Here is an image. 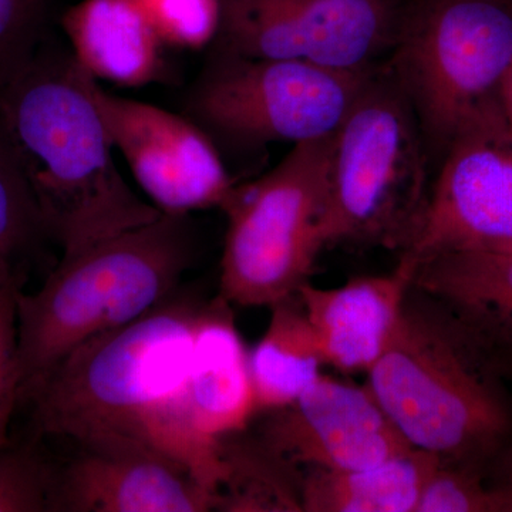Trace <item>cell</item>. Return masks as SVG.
Masks as SVG:
<instances>
[{"label": "cell", "instance_id": "1", "mask_svg": "<svg viewBox=\"0 0 512 512\" xmlns=\"http://www.w3.org/2000/svg\"><path fill=\"white\" fill-rule=\"evenodd\" d=\"M201 305L173 295L64 356L25 396L39 433L84 448H148L217 495L225 477L222 446L198 433L187 400Z\"/></svg>", "mask_w": 512, "mask_h": 512}, {"label": "cell", "instance_id": "2", "mask_svg": "<svg viewBox=\"0 0 512 512\" xmlns=\"http://www.w3.org/2000/svg\"><path fill=\"white\" fill-rule=\"evenodd\" d=\"M0 128L47 238L63 255L163 215L114 163V148L72 55L33 56L0 87Z\"/></svg>", "mask_w": 512, "mask_h": 512}, {"label": "cell", "instance_id": "3", "mask_svg": "<svg viewBox=\"0 0 512 512\" xmlns=\"http://www.w3.org/2000/svg\"><path fill=\"white\" fill-rule=\"evenodd\" d=\"M417 291L423 301L410 292L392 345L366 384L410 446L480 467L512 434L493 349L446 306Z\"/></svg>", "mask_w": 512, "mask_h": 512}, {"label": "cell", "instance_id": "4", "mask_svg": "<svg viewBox=\"0 0 512 512\" xmlns=\"http://www.w3.org/2000/svg\"><path fill=\"white\" fill-rule=\"evenodd\" d=\"M188 215L157 220L63 255L35 293H18L20 397L86 340L174 295L191 266Z\"/></svg>", "mask_w": 512, "mask_h": 512}, {"label": "cell", "instance_id": "5", "mask_svg": "<svg viewBox=\"0 0 512 512\" xmlns=\"http://www.w3.org/2000/svg\"><path fill=\"white\" fill-rule=\"evenodd\" d=\"M390 70L427 153L508 137L500 89L512 63V0H414L402 9Z\"/></svg>", "mask_w": 512, "mask_h": 512}, {"label": "cell", "instance_id": "6", "mask_svg": "<svg viewBox=\"0 0 512 512\" xmlns=\"http://www.w3.org/2000/svg\"><path fill=\"white\" fill-rule=\"evenodd\" d=\"M427 148L392 70L377 67L332 136L326 247L412 244L429 201Z\"/></svg>", "mask_w": 512, "mask_h": 512}, {"label": "cell", "instance_id": "7", "mask_svg": "<svg viewBox=\"0 0 512 512\" xmlns=\"http://www.w3.org/2000/svg\"><path fill=\"white\" fill-rule=\"evenodd\" d=\"M332 136L295 144L269 173L235 187L222 210L220 296L231 305L271 308L308 282L326 248Z\"/></svg>", "mask_w": 512, "mask_h": 512}, {"label": "cell", "instance_id": "8", "mask_svg": "<svg viewBox=\"0 0 512 512\" xmlns=\"http://www.w3.org/2000/svg\"><path fill=\"white\" fill-rule=\"evenodd\" d=\"M373 69H326L220 50L192 90L198 126L234 146L303 143L332 136Z\"/></svg>", "mask_w": 512, "mask_h": 512}, {"label": "cell", "instance_id": "9", "mask_svg": "<svg viewBox=\"0 0 512 512\" xmlns=\"http://www.w3.org/2000/svg\"><path fill=\"white\" fill-rule=\"evenodd\" d=\"M399 0H221L220 50L367 70L396 42Z\"/></svg>", "mask_w": 512, "mask_h": 512}, {"label": "cell", "instance_id": "10", "mask_svg": "<svg viewBox=\"0 0 512 512\" xmlns=\"http://www.w3.org/2000/svg\"><path fill=\"white\" fill-rule=\"evenodd\" d=\"M83 80L111 146L126 158L151 204L168 215L224 210L235 185L204 128L153 104L107 92L84 70Z\"/></svg>", "mask_w": 512, "mask_h": 512}, {"label": "cell", "instance_id": "11", "mask_svg": "<svg viewBox=\"0 0 512 512\" xmlns=\"http://www.w3.org/2000/svg\"><path fill=\"white\" fill-rule=\"evenodd\" d=\"M258 437L306 471L359 470L412 448L367 384L323 373L296 402L269 413Z\"/></svg>", "mask_w": 512, "mask_h": 512}, {"label": "cell", "instance_id": "12", "mask_svg": "<svg viewBox=\"0 0 512 512\" xmlns=\"http://www.w3.org/2000/svg\"><path fill=\"white\" fill-rule=\"evenodd\" d=\"M512 247V140L473 137L444 157L412 244L420 262L454 249Z\"/></svg>", "mask_w": 512, "mask_h": 512}, {"label": "cell", "instance_id": "13", "mask_svg": "<svg viewBox=\"0 0 512 512\" xmlns=\"http://www.w3.org/2000/svg\"><path fill=\"white\" fill-rule=\"evenodd\" d=\"M217 498L180 464L141 447L84 448L53 476L49 511L207 512Z\"/></svg>", "mask_w": 512, "mask_h": 512}, {"label": "cell", "instance_id": "14", "mask_svg": "<svg viewBox=\"0 0 512 512\" xmlns=\"http://www.w3.org/2000/svg\"><path fill=\"white\" fill-rule=\"evenodd\" d=\"M416 262L402 256L386 275L360 276L336 288L306 282L299 301L308 316L326 366L369 373L392 345L414 286Z\"/></svg>", "mask_w": 512, "mask_h": 512}, {"label": "cell", "instance_id": "15", "mask_svg": "<svg viewBox=\"0 0 512 512\" xmlns=\"http://www.w3.org/2000/svg\"><path fill=\"white\" fill-rule=\"evenodd\" d=\"M231 303H202L192 338L187 400L195 429L211 443L248 429L258 414L249 350L235 325Z\"/></svg>", "mask_w": 512, "mask_h": 512}, {"label": "cell", "instance_id": "16", "mask_svg": "<svg viewBox=\"0 0 512 512\" xmlns=\"http://www.w3.org/2000/svg\"><path fill=\"white\" fill-rule=\"evenodd\" d=\"M62 28L74 62L97 82L141 87L164 73L165 45L136 0H82Z\"/></svg>", "mask_w": 512, "mask_h": 512}, {"label": "cell", "instance_id": "17", "mask_svg": "<svg viewBox=\"0 0 512 512\" xmlns=\"http://www.w3.org/2000/svg\"><path fill=\"white\" fill-rule=\"evenodd\" d=\"M414 286L490 349L512 348V252L454 249L417 262Z\"/></svg>", "mask_w": 512, "mask_h": 512}, {"label": "cell", "instance_id": "18", "mask_svg": "<svg viewBox=\"0 0 512 512\" xmlns=\"http://www.w3.org/2000/svg\"><path fill=\"white\" fill-rule=\"evenodd\" d=\"M440 461L436 454L412 447L359 470H308L302 478V511L416 512Z\"/></svg>", "mask_w": 512, "mask_h": 512}, {"label": "cell", "instance_id": "19", "mask_svg": "<svg viewBox=\"0 0 512 512\" xmlns=\"http://www.w3.org/2000/svg\"><path fill=\"white\" fill-rule=\"evenodd\" d=\"M264 336L249 350V370L258 413L284 409L322 375L318 339L298 296L271 306Z\"/></svg>", "mask_w": 512, "mask_h": 512}, {"label": "cell", "instance_id": "20", "mask_svg": "<svg viewBox=\"0 0 512 512\" xmlns=\"http://www.w3.org/2000/svg\"><path fill=\"white\" fill-rule=\"evenodd\" d=\"M245 431L225 439V478L218 493L221 511H302V474Z\"/></svg>", "mask_w": 512, "mask_h": 512}, {"label": "cell", "instance_id": "21", "mask_svg": "<svg viewBox=\"0 0 512 512\" xmlns=\"http://www.w3.org/2000/svg\"><path fill=\"white\" fill-rule=\"evenodd\" d=\"M45 227L28 181L0 128V286L25 281V265Z\"/></svg>", "mask_w": 512, "mask_h": 512}, {"label": "cell", "instance_id": "22", "mask_svg": "<svg viewBox=\"0 0 512 512\" xmlns=\"http://www.w3.org/2000/svg\"><path fill=\"white\" fill-rule=\"evenodd\" d=\"M165 46L200 50L220 32L221 0H136Z\"/></svg>", "mask_w": 512, "mask_h": 512}, {"label": "cell", "instance_id": "23", "mask_svg": "<svg viewBox=\"0 0 512 512\" xmlns=\"http://www.w3.org/2000/svg\"><path fill=\"white\" fill-rule=\"evenodd\" d=\"M416 512H500V504L478 467L440 461L424 487Z\"/></svg>", "mask_w": 512, "mask_h": 512}, {"label": "cell", "instance_id": "24", "mask_svg": "<svg viewBox=\"0 0 512 512\" xmlns=\"http://www.w3.org/2000/svg\"><path fill=\"white\" fill-rule=\"evenodd\" d=\"M53 476L29 448L0 450V512L49 511Z\"/></svg>", "mask_w": 512, "mask_h": 512}, {"label": "cell", "instance_id": "25", "mask_svg": "<svg viewBox=\"0 0 512 512\" xmlns=\"http://www.w3.org/2000/svg\"><path fill=\"white\" fill-rule=\"evenodd\" d=\"M46 0H0V87L32 59Z\"/></svg>", "mask_w": 512, "mask_h": 512}, {"label": "cell", "instance_id": "26", "mask_svg": "<svg viewBox=\"0 0 512 512\" xmlns=\"http://www.w3.org/2000/svg\"><path fill=\"white\" fill-rule=\"evenodd\" d=\"M20 282L0 286V450L8 447L9 426L20 397L18 293Z\"/></svg>", "mask_w": 512, "mask_h": 512}, {"label": "cell", "instance_id": "27", "mask_svg": "<svg viewBox=\"0 0 512 512\" xmlns=\"http://www.w3.org/2000/svg\"><path fill=\"white\" fill-rule=\"evenodd\" d=\"M490 484L500 504V512H512V456L505 473H501L497 480Z\"/></svg>", "mask_w": 512, "mask_h": 512}, {"label": "cell", "instance_id": "28", "mask_svg": "<svg viewBox=\"0 0 512 512\" xmlns=\"http://www.w3.org/2000/svg\"><path fill=\"white\" fill-rule=\"evenodd\" d=\"M500 103L505 130H507L508 137L512 140V63L510 69L505 73L503 83H501Z\"/></svg>", "mask_w": 512, "mask_h": 512}, {"label": "cell", "instance_id": "29", "mask_svg": "<svg viewBox=\"0 0 512 512\" xmlns=\"http://www.w3.org/2000/svg\"><path fill=\"white\" fill-rule=\"evenodd\" d=\"M493 363L500 376L512 382V348L493 350Z\"/></svg>", "mask_w": 512, "mask_h": 512}, {"label": "cell", "instance_id": "30", "mask_svg": "<svg viewBox=\"0 0 512 512\" xmlns=\"http://www.w3.org/2000/svg\"><path fill=\"white\" fill-rule=\"evenodd\" d=\"M498 251H510V252H512V247L507 248V249H498Z\"/></svg>", "mask_w": 512, "mask_h": 512}]
</instances>
